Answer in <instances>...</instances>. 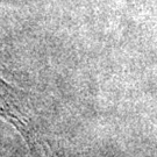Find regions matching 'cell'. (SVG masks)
<instances>
[{"mask_svg": "<svg viewBox=\"0 0 157 157\" xmlns=\"http://www.w3.org/2000/svg\"><path fill=\"white\" fill-rule=\"evenodd\" d=\"M0 118L22 135L28 146L35 142V129L29 114L26 95L0 78Z\"/></svg>", "mask_w": 157, "mask_h": 157, "instance_id": "6da1fadb", "label": "cell"}]
</instances>
